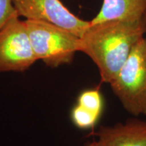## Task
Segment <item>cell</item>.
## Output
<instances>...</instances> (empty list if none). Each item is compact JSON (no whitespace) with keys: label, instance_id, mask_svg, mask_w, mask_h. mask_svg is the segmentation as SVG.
<instances>
[{"label":"cell","instance_id":"cell-11","mask_svg":"<svg viewBox=\"0 0 146 146\" xmlns=\"http://www.w3.org/2000/svg\"><path fill=\"white\" fill-rule=\"evenodd\" d=\"M145 22H146V14H145Z\"/></svg>","mask_w":146,"mask_h":146},{"label":"cell","instance_id":"cell-9","mask_svg":"<svg viewBox=\"0 0 146 146\" xmlns=\"http://www.w3.org/2000/svg\"><path fill=\"white\" fill-rule=\"evenodd\" d=\"M100 117L77 104L71 111V119L73 124L81 129H92L98 123Z\"/></svg>","mask_w":146,"mask_h":146},{"label":"cell","instance_id":"cell-4","mask_svg":"<svg viewBox=\"0 0 146 146\" xmlns=\"http://www.w3.org/2000/svg\"><path fill=\"white\" fill-rule=\"evenodd\" d=\"M36 61L26 23L16 12L0 29V72H24Z\"/></svg>","mask_w":146,"mask_h":146},{"label":"cell","instance_id":"cell-6","mask_svg":"<svg viewBox=\"0 0 146 146\" xmlns=\"http://www.w3.org/2000/svg\"><path fill=\"white\" fill-rule=\"evenodd\" d=\"M85 146H146V120L129 118L125 123L102 126Z\"/></svg>","mask_w":146,"mask_h":146},{"label":"cell","instance_id":"cell-5","mask_svg":"<svg viewBox=\"0 0 146 146\" xmlns=\"http://www.w3.org/2000/svg\"><path fill=\"white\" fill-rule=\"evenodd\" d=\"M16 12L26 20L47 22L68 31L81 38L90 21L72 14L60 0H12Z\"/></svg>","mask_w":146,"mask_h":146},{"label":"cell","instance_id":"cell-7","mask_svg":"<svg viewBox=\"0 0 146 146\" xmlns=\"http://www.w3.org/2000/svg\"><path fill=\"white\" fill-rule=\"evenodd\" d=\"M145 14L146 0H103L99 12L90 23L114 20H141Z\"/></svg>","mask_w":146,"mask_h":146},{"label":"cell","instance_id":"cell-8","mask_svg":"<svg viewBox=\"0 0 146 146\" xmlns=\"http://www.w3.org/2000/svg\"><path fill=\"white\" fill-rule=\"evenodd\" d=\"M77 104L101 116L104 110V102L99 89H89L80 94L77 99Z\"/></svg>","mask_w":146,"mask_h":146},{"label":"cell","instance_id":"cell-10","mask_svg":"<svg viewBox=\"0 0 146 146\" xmlns=\"http://www.w3.org/2000/svg\"><path fill=\"white\" fill-rule=\"evenodd\" d=\"M15 12L12 0H0V29Z\"/></svg>","mask_w":146,"mask_h":146},{"label":"cell","instance_id":"cell-3","mask_svg":"<svg viewBox=\"0 0 146 146\" xmlns=\"http://www.w3.org/2000/svg\"><path fill=\"white\" fill-rule=\"evenodd\" d=\"M114 94L127 112L146 116V39L133 48L127 61L112 82Z\"/></svg>","mask_w":146,"mask_h":146},{"label":"cell","instance_id":"cell-1","mask_svg":"<svg viewBox=\"0 0 146 146\" xmlns=\"http://www.w3.org/2000/svg\"><path fill=\"white\" fill-rule=\"evenodd\" d=\"M145 33V18L90 23L80 38L79 52L97 66L102 83L110 84Z\"/></svg>","mask_w":146,"mask_h":146},{"label":"cell","instance_id":"cell-2","mask_svg":"<svg viewBox=\"0 0 146 146\" xmlns=\"http://www.w3.org/2000/svg\"><path fill=\"white\" fill-rule=\"evenodd\" d=\"M33 49L38 60L57 68L72 62L80 50V37L54 24L25 20Z\"/></svg>","mask_w":146,"mask_h":146}]
</instances>
